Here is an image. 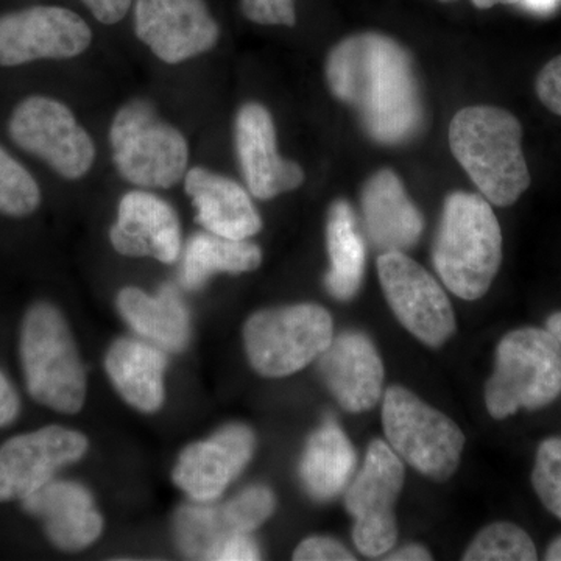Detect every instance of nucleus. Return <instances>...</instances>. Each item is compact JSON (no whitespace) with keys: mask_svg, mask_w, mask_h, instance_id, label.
I'll list each match as a JSON object with an SVG mask.
<instances>
[{"mask_svg":"<svg viewBox=\"0 0 561 561\" xmlns=\"http://www.w3.org/2000/svg\"><path fill=\"white\" fill-rule=\"evenodd\" d=\"M327 81L339 101L353 106L375 142L401 146L423 127L419 81L408 54L379 33L350 36L331 50Z\"/></svg>","mask_w":561,"mask_h":561,"instance_id":"nucleus-1","label":"nucleus"},{"mask_svg":"<svg viewBox=\"0 0 561 561\" xmlns=\"http://www.w3.org/2000/svg\"><path fill=\"white\" fill-rule=\"evenodd\" d=\"M449 147L491 205L511 206L529 190L523 127L508 111L496 106L460 110L449 125Z\"/></svg>","mask_w":561,"mask_h":561,"instance_id":"nucleus-2","label":"nucleus"},{"mask_svg":"<svg viewBox=\"0 0 561 561\" xmlns=\"http://www.w3.org/2000/svg\"><path fill=\"white\" fill-rule=\"evenodd\" d=\"M432 262L456 297L474 301L490 290L501 267L502 232L483 195L453 192L446 197Z\"/></svg>","mask_w":561,"mask_h":561,"instance_id":"nucleus-3","label":"nucleus"},{"mask_svg":"<svg viewBox=\"0 0 561 561\" xmlns=\"http://www.w3.org/2000/svg\"><path fill=\"white\" fill-rule=\"evenodd\" d=\"M20 354L33 400L66 415L81 411L87 375L68 323L50 302H36L25 313Z\"/></svg>","mask_w":561,"mask_h":561,"instance_id":"nucleus-4","label":"nucleus"},{"mask_svg":"<svg viewBox=\"0 0 561 561\" xmlns=\"http://www.w3.org/2000/svg\"><path fill=\"white\" fill-rule=\"evenodd\" d=\"M113 162L122 179L140 190H169L190 165L186 136L142 99L122 105L110 127Z\"/></svg>","mask_w":561,"mask_h":561,"instance_id":"nucleus-5","label":"nucleus"},{"mask_svg":"<svg viewBox=\"0 0 561 561\" xmlns=\"http://www.w3.org/2000/svg\"><path fill=\"white\" fill-rule=\"evenodd\" d=\"M561 394V345L548 330L522 328L504 335L485 386L490 415L504 420L519 409L538 411Z\"/></svg>","mask_w":561,"mask_h":561,"instance_id":"nucleus-6","label":"nucleus"},{"mask_svg":"<svg viewBox=\"0 0 561 561\" xmlns=\"http://www.w3.org/2000/svg\"><path fill=\"white\" fill-rule=\"evenodd\" d=\"M382 426L394 454L432 481L445 482L459 468L465 435L445 413L413 391L391 386L383 393Z\"/></svg>","mask_w":561,"mask_h":561,"instance_id":"nucleus-7","label":"nucleus"},{"mask_svg":"<svg viewBox=\"0 0 561 561\" xmlns=\"http://www.w3.org/2000/svg\"><path fill=\"white\" fill-rule=\"evenodd\" d=\"M334 339L331 313L301 302L253 313L243 328L251 367L265 378H286L319 359Z\"/></svg>","mask_w":561,"mask_h":561,"instance_id":"nucleus-8","label":"nucleus"},{"mask_svg":"<svg viewBox=\"0 0 561 561\" xmlns=\"http://www.w3.org/2000/svg\"><path fill=\"white\" fill-rule=\"evenodd\" d=\"M7 130L14 146L46 162L62 179H83L94 165V140L58 99L43 94L22 99L11 111Z\"/></svg>","mask_w":561,"mask_h":561,"instance_id":"nucleus-9","label":"nucleus"},{"mask_svg":"<svg viewBox=\"0 0 561 561\" xmlns=\"http://www.w3.org/2000/svg\"><path fill=\"white\" fill-rule=\"evenodd\" d=\"M404 479V461L389 443L371 442L360 471L345 490L346 512L354 518L353 540L362 556H386L397 545L394 504Z\"/></svg>","mask_w":561,"mask_h":561,"instance_id":"nucleus-10","label":"nucleus"},{"mask_svg":"<svg viewBox=\"0 0 561 561\" xmlns=\"http://www.w3.org/2000/svg\"><path fill=\"white\" fill-rule=\"evenodd\" d=\"M378 275L394 317L421 343L438 348L456 334L448 295L419 262L401 251L381 253Z\"/></svg>","mask_w":561,"mask_h":561,"instance_id":"nucleus-11","label":"nucleus"},{"mask_svg":"<svg viewBox=\"0 0 561 561\" xmlns=\"http://www.w3.org/2000/svg\"><path fill=\"white\" fill-rule=\"evenodd\" d=\"M91 43L90 25L65 7L36 5L0 16V68L70 60Z\"/></svg>","mask_w":561,"mask_h":561,"instance_id":"nucleus-12","label":"nucleus"},{"mask_svg":"<svg viewBox=\"0 0 561 561\" xmlns=\"http://www.w3.org/2000/svg\"><path fill=\"white\" fill-rule=\"evenodd\" d=\"M133 25L140 43L168 65L201 57L220 38L205 0H136Z\"/></svg>","mask_w":561,"mask_h":561,"instance_id":"nucleus-13","label":"nucleus"},{"mask_svg":"<svg viewBox=\"0 0 561 561\" xmlns=\"http://www.w3.org/2000/svg\"><path fill=\"white\" fill-rule=\"evenodd\" d=\"M88 438L61 426L16 435L0 446V502L22 501L88 451Z\"/></svg>","mask_w":561,"mask_h":561,"instance_id":"nucleus-14","label":"nucleus"},{"mask_svg":"<svg viewBox=\"0 0 561 561\" xmlns=\"http://www.w3.org/2000/svg\"><path fill=\"white\" fill-rule=\"evenodd\" d=\"M234 147L243 180L253 197L272 201L305 183L301 165L280 157L272 114L261 103L249 102L239 108Z\"/></svg>","mask_w":561,"mask_h":561,"instance_id":"nucleus-15","label":"nucleus"},{"mask_svg":"<svg viewBox=\"0 0 561 561\" xmlns=\"http://www.w3.org/2000/svg\"><path fill=\"white\" fill-rule=\"evenodd\" d=\"M256 437L249 426L230 424L208 440L197 442L181 453L173 482L192 500H217L253 457Z\"/></svg>","mask_w":561,"mask_h":561,"instance_id":"nucleus-16","label":"nucleus"},{"mask_svg":"<svg viewBox=\"0 0 561 561\" xmlns=\"http://www.w3.org/2000/svg\"><path fill=\"white\" fill-rule=\"evenodd\" d=\"M317 367L332 397L345 411H370L383 394V364L364 332L346 331L332 339Z\"/></svg>","mask_w":561,"mask_h":561,"instance_id":"nucleus-17","label":"nucleus"},{"mask_svg":"<svg viewBox=\"0 0 561 561\" xmlns=\"http://www.w3.org/2000/svg\"><path fill=\"white\" fill-rule=\"evenodd\" d=\"M111 245L130 257H153L173 264L181 254L179 214L153 192L131 191L121 198Z\"/></svg>","mask_w":561,"mask_h":561,"instance_id":"nucleus-18","label":"nucleus"},{"mask_svg":"<svg viewBox=\"0 0 561 561\" xmlns=\"http://www.w3.org/2000/svg\"><path fill=\"white\" fill-rule=\"evenodd\" d=\"M22 502L43 523L49 540L61 551H83L101 537L103 518L90 491L77 482L50 479Z\"/></svg>","mask_w":561,"mask_h":561,"instance_id":"nucleus-19","label":"nucleus"},{"mask_svg":"<svg viewBox=\"0 0 561 561\" xmlns=\"http://www.w3.org/2000/svg\"><path fill=\"white\" fill-rule=\"evenodd\" d=\"M362 227L368 242L381 253L411 250L420 241L424 221L390 169L376 172L360 192Z\"/></svg>","mask_w":561,"mask_h":561,"instance_id":"nucleus-20","label":"nucleus"},{"mask_svg":"<svg viewBox=\"0 0 561 561\" xmlns=\"http://www.w3.org/2000/svg\"><path fill=\"white\" fill-rule=\"evenodd\" d=\"M183 181L197 221L206 231L247 241L262 230L260 213L238 181L205 168L190 169Z\"/></svg>","mask_w":561,"mask_h":561,"instance_id":"nucleus-21","label":"nucleus"},{"mask_svg":"<svg viewBox=\"0 0 561 561\" xmlns=\"http://www.w3.org/2000/svg\"><path fill=\"white\" fill-rule=\"evenodd\" d=\"M105 367L114 389L133 408L146 413L161 408L168 357L160 346L136 339H119L111 345Z\"/></svg>","mask_w":561,"mask_h":561,"instance_id":"nucleus-22","label":"nucleus"},{"mask_svg":"<svg viewBox=\"0 0 561 561\" xmlns=\"http://www.w3.org/2000/svg\"><path fill=\"white\" fill-rule=\"evenodd\" d=\"M117 309L133 330L160 348L181 351L190 342V312L171 286L154 297L138 287H125L117 295Z\"/></svg>","mask_w":561,"mask_h":561,"instance_id":"nucleus-23","label":"nucleus"},{"mask_svg":"<svg viewBox=\"0 0 561 561\" xmlns=\"http://www.w3.org/2000/svg\"><path fill=\"white\" fill-rule=\"evenodd\" d=\"M356 465V451L345 432L327 421L306 443L300 461L302 486L316 501L334 500L353 481Z\"/></svg>","mask_w":561,"mask_h":561,"instance_id":"nucleus-24","label":"nucleus"},{"mask_svg":"<svg viewBox=\"0 0 561 561\" xmlns=\"http://www.w3.org/2000/svg\"><path fill=\"white\" fill-rule=\"evenodd\" d=\"M327 245L331 267L324 276V286L335 300H353L360 290L367 254L356 214L348 202L335 201L328 210Z\"/></svg>","mask_w":561,"mask_h":561,"instance_id":"nucleus-25","label":"nucleus"},{"mask_svg":"<svg viewBox=\"0 0 561 561\" xmlns=\"http://www.w3.org/2000/svg\"><path fill=\"white\" fill-rule=\"evenodd\" d=\"M262 251L256 243L221 238L213 232H197L186 243L181 262L180 279L187 290H201L217 273L256 271Z\"/></svg>","mask_w":561,"mask_h":561,"instance_id":"nucleus-26","label":"nucleus"},{"mask_svg":"<svg viewBox=\"0 0 561 561\" xmlns=\"http://www.w3.org/2000/svg\"><path fill=\"white\" fill-rule=\"evenodd\" d=\"M537 548L526 530L512 523H494L479 531L465 561H535Z\"/></svg>","mask_w":561,"mask_h":561,"instance_id":"nucleus-27","label":"nucleus"},{"mask_svg":"<svg viewBox=\"0 0 561 561\" xmlns=\"http://www.w3.org/2000/svg\"><path fill=\"white\" fill-rule=\"evenodd\" d=\"M43 201L38 181L22 162L0 144V214L7 217H28Z\"/></svg>","mask_w":561,"mask_h":561,"instance_id":"nucleus-28","label":"nucleus"},{"mask_svg":"<svg viewBox=\"0 0 561 561\" xmlns=\"http://www.w3.org/2000/svg\"><path fill=\"white\" fill-rule=\"evenodd\" d=\"M175 535L184 556L208 560L213 549L231 534L221 526L217 507L187 505L176 515Z\"/></svg>","mask_w":561,"mask_h":561,"instance_id":"nucleus-29","label":"nucleus"},{"mask_svg":"<svg viewBox=\"0 0 561 561\" xmlns=\"http://www.w3.org/2000/svg\"><path fill=\"white\" fill-rule=\"evenodd\" d=\"M275 508L273 491L264 485H253L217 507V512L228 534H251L271 518Z\"/></svg>","mask_w":561,"mask_h":561,"instance_id":"nucleus-30","label":"nucleus"},{"mask_svg":"<svg viewBox=\"0 0 561 561\" xmlns=\"http://www.w3.org/2000/svg\"><path fill=\"white\" fill-rule=\"evenodd\" d=\"M531 485L542 505L561 519V437L541 443L531 471Z\"/></svg>","mask_w":561,"mask_h":561,"instance_id":"nucleus-31","label":"nucleus"},{"mask_svg":"<svg viewBox=\"0 0 561 561\" xmlns=\"http://www.w3.org/2000/svg\"><path fill=\"white\" fill-rule=\"evenodd\" d=\"M247 20L261 25H286L297 22L295 0H241Z\"/></svg>","mask_w":561,"mask_h":561,"instance_id":"nucleus-32","label":"nucleus"},{"mask_svg":"<svg viewBox=\"0 0 561 561\" xmlns=\"http://www.w3.org/2000/svg\"><path fill=\"white\" fill-rule=\"evenodd\" d=\"M294 560L298 561H354L353 556L342 545L328 537H311L301 542L294 552Z\"/></svg>","mask_w":561,"mask_h":561,"instance_id":"nucleus-33","label":"nucleus"},{"mask_svg":"<svg viewBox=\"0 0 561 561\" xmlns=\"http://www.w3.org/2000/svg\"><path fill=\"white\" fill-rule=\"evenodd\" d=\"M260 559V548L250 537V534H231L213 549L208 560L245 561Z\"/></svg>","mask_w":561,"mask_h":561,"instance_id":"nucleus-34","label":"nucleus"},{"mask_svg":"<svg viewBox=\"0 0 561 561\" xmlns=\"http://www.w3.org/2000/svg\"><path fill=\"white\" fill-rule=\"evenodd\" d=\"M537 94L546 108L561 116V55L538 73Z\"/></svg>","mask_w":561,"mask_h":561,"instance_id":"nucleus-35","label":"nucleus"},{"mask_svg":"<svg viewBox=\"0 0 561 561\" xmlns=\"http://www.w3.org/2000/svg\"><path fill=\"white\" fill-rule=\"evenodd\" d=\"M92 16L106 25L117 24L127 16L131 9L133 0H81Z\"/></svg>","mask_w":561,"mask_h":561,"instance_id":"nucleus-36","label":"nucleus"},{"mask_svg":"<svg viewBox=\"0 0 561 561\" xmlns=\"http://www.w3.org/2000/svg\"><path fill=\"white\" fill-rule=\"evenodd\" d=\"M21 401L10 379L0 371V427L9 426L20 415Z\"/></svg>","mask_w":561,"mask_h":561,"instance_id":"nucleus-37","label":"nucleus"},{"mask_svg":"<svg viewBox=\"0 0 561 561\" xmlns=\"http://www.w3.org/2000/svg\"><path fill=\"white\" fill-rule=\"evenodd\" d=\"M386 560L389 561H423V560H432L431 552L427 551L424 546L420 545H411L405 546V548L400 549V551L390 553L389 557H386Z\"/></svg>","mask_w":561,"mask_h":561,"instance_id":"nucleus-38","label":"nucleus"},{"mask_svg":"<svg viewBox=\"0 0 561 561\" xmlns=\"http://www.w3.org/2000/svg\"><path fill=\"white\" fill-rule=\"evenodd\" d=\"M524 9L535 14H551L559 9L561 0H522Z\"/></svg>","mask_w":561,"mask_h":561,"instance_id":"nucleus-39","label":"nucleus"},{"mask_svg":"<svg viewBox=\"0 0 561 561\" xmlns=\"http://www.w3.org/2000/svg\"><path fill=\"white\" fill-rule=\"evenodd\" d=\"M546 330L551 332L553 337H556L561 345V312L552 313V316L549 317L548 321H546Z\"/></svg>","mask_w":561,"mask_h":561,"instance_id":"nucleus-40","label":"nucleus"},{"mask_svg":"<svg viewBox=\"0 0 561 561\" xmlns=\"http://www.w3.org/2000/svg\"><path fill=\"white\" fill-rule=\"evenodd\" d=\"M545 560L561 561V537L556 538L546 551Z\"/></svg>","mask_w":561,"mask_h":561,"instance_id":"nucleus-41","label":"nucleus"},{"mask_svg":"<svg viewBox=\"0 0 561 561\" xmlns=\"http://www.w3.org/2000/svg\"><path fill=\"white\" fill-rule=\"evenodd\" d=\"M522 0H472L478 9H491V7L500 5V3H519Z\"/></svg>","mask_w":561,"mask_h":561,"instance_id":"nucleus-42","label":"nucleus"},{"mask_svg":"<svg viewBox=\"0 0 561 561\" xmlns=\"http://www.w3.org/2000/svg\"><path fill=\"white\" fill-rule=\"evenodd\" d=\"M442 2H453V0H442Z\"/></svg>","mask_w":561,"mask_h":561,"instance_id":"nucleus-43","label":"nucleus"}]
</instances>
